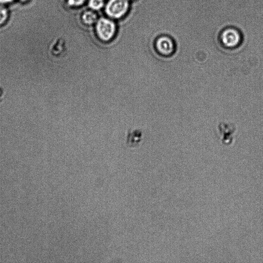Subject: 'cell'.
<instances>
[{"mask_svg": "<svg viewBox=\"0 0 263 263\" xmlns=\"http://www.w3.org/2000/svg\"><path fill=\"white\" fill-rule=\"evenodd\" d=\"M243 40L241 31L233 26L225 27L218 35L219 45L226 49H234L239 47Z\"/></svg>", "mask_w": 263, "mask_h": 263, "instance_id": "obj_1", "label": "cell"}, {"mask_svg": "<svg viewBox=\"0 0 263 263\" xmlns=\"http://www.w3.org/2000/svg\"><path fill=\"white\" fill-rule=\"evenodd\" d=\"M129 8L128 0H109L106 4L107 14L113 18H119L127 12Z\"/></svg>", "mask_w": 263, "mask_h": 263, "instance_id": "obj_2", "label": "cell"}, {"mask_svg": "<svg viewBox=\"0 0 263 263\" xmlns=\"http://www.w3.org/2000/svg\"><path fill=\"white\" fill-rule=\"evenodd\" d=\"M96 31L102 40L107 41L111 39L115 35L116 26L112 21L102 18L97 23Z\"/></svg>", "mask_w": 263, "mask_h": 263, "instance_id": "obj_3", "label": "cell"}, {"mask_svg": "<svg viewBox=\"0 0 263 263\" xmlns=\"http://www.w3.org/2000/svg\"><path fill=\"white\" fill-rule=\"evenodd\" d=\"M156 48L159 53L163 56H169L174 52L175 44L170 37L162 36L157 41Z\"/></svg>", "mask_w": 263, "mask_h": 263, "instance_id": "obj_4", "label": "cell"}, {"mask_svg": "<svg viewBox=\"0 0 263 263\" xmlns=\"http://www.w3.org/2000/svg\"><path fill=\"white\" fill-rule=\"evenodd\" d=\"M143 137V133L140 130H134L130 132L128 136L127 143L130 147H136L141 142Z\"/></svg>", "mask_w": 263, "mask_h": 263, "instance_id": "obj_5", "label": "cell"}, {"mask_svg": "<svg viewBox=\"0 0 263 263\" xmlns=\"http://www.w3.org/2000/svg\"><path fill=\"white\" fill-rule=\"evenodd\" d=\"M82 19L85 23L88 25H91L96 22L97 19H98V17H97V15L94 12L92 11H87L84 13V15H83Z\"/></svg>", "mask_w": 263, "mask_h": 263, "instance_id": "obj_6", "label": "cell"}, {"mask_svg": "<svg viewBox=\"0 0 263 263\" xmlns=\"http://www.w3.org/2000/svg\"><path fill=\"white\" fill-rule=\"evenodd\" d=\"M8 18V12L7 8L0 5V26L4 24Z\"/></svg>", "mask_w": 263, "mask_h": 263, "instance_id": "obj_7", "label": "cell"}, {"mask_svg": "<svg viewBox=\"0 0 263 263\" xmlns=\"http://www.w3.org/2000/svg\"><path fill=\"white\" fill-rule=\"evenodd\" d=\"M89 6L94 10H100L104 5V0H90Z\"/></svg>", "mask_w": 263, "mask_h": 263, "instance_id": "obj_8", "label": "cell"}, {"mask_svg": "<svg viewBox=\"0 0 263 263\" xmlns=\"http://www.w3.org/2000/svg\"><path fill=\"white\" fill-rule=\"evenodd\" d=\"M86 0H68V3L73 6H79L85 3Z\"/></svg>", "mask_w": 263, "mask_h": 263, "instance_id": "obj_9", "label": "cell"}, {"mask_svg": "<svg viewBox=\"0 0 263 263\" xmlns=\"http://www.w3.org/2000/svg\"><path fill=\"white\" fill-rule=\"evenodd\" d=\"M4 90L2 87H0V104H1L4 100Z\"/></svg>", "mask_w": 263, "mask_h": 263, "instance_id": "obj_10", "label": "cell"}, {"mask_svg": "<svg viewBox=\"0 0 263 263\" xmlns=\"http://www.w3.org/2000/svg\"><path fill=\"white\" fill-rule=\"evenodd\" d=\"M13 1H15V0H0V3L7 4V3H11L13 2Z\"/></svg>", "mask_w": 263, "mask_h": 263, "instance_id": "obj_11", "label": "cell"}, {"mask_svg": "<svg viewBox=\"0 0 263 263\" xmlns=\"http://www.w3.org/2000/svg\"><path fill=\"white\" fill-rule=\"evenodd\" d=\"M20 1H22V2H25L27 1V0H20Z\"/></svg>", "mask_w": 263, "mask_h": 263, "instance_id": "obj_12", "label": "cell"}]
</instances>
